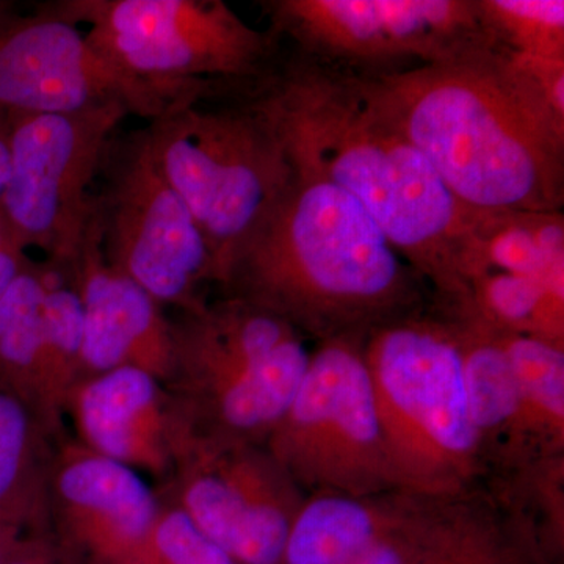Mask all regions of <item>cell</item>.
<instances>
[{"mask_svg": "<svg viewBox=\"0 0 564 564\" xmlns=\"http://www.w3.org/2000/svg\"><path fill=\"white\" fill-rule=\"evenodd\" d=\"M240 93L276 133L296 174L348 193L434 299H459L458 256L477 214L448 192L359 77L289 55Z\"/></svg>", "mask_w": 564, "mask_h": 564, "instance_id": "6da1fadb", "label": "cell"}, {"mask_svg": "<svg viewBox=\"0 0 564 564\" xmlns=\"http://www.w3.org/2000/svg\"><path fill=\"white\" fill-rule=\"evenodd\" d=\"M359 79L467 210H563L564 118L507 52Z\"/></svg>", "mask_w": 564, "mask_h": 564, "instance_id": "7a4b0ae2", "label": "cell"}, {"mask_svg": "<svg viewBox=\"0 0 564 564\" xmlns=\"http://www.w3.org/2000/svg\"><path fill=\"white\" fill-rule=\"evenodd\" d=\"M217 288L223 296L276 315L315 344L366 343L433 302L429 282L361 204L329 182L296 173Z\"/></svg>", "mask_w": 564, "mask_h": 564, "instance_id": "3957f363", "label": "cell"}, {"mask_svg": "<svg viewBox=\"0 0 564 564\" xmlns=\"http://www.w3.org/2000/svg\"><path fill=\"white\" fill-rule=\"evenodd\" d=\"M378 419L406 492L447 499L486 488L491 470L475 432L458 329L433 299L362 345Z\"/></svg>", "mask_w": 564, "mask_h": 564, "instance_id": "277c9868", "label": "cell"}, {"mask_svg": "<svg viewBox=\"0 0 564 564\" xmlns=\"http://www.w3.org/2000/svg\"><path fill=\"white\" fill-rule=\"evenodd\" d=\"M172 328L165 386L193 436L265 445L310 366L306 337L276 315L223 295L180 311Z\"/></svg>", "mask_w": 564, "mask_h": 564, "instance_id": "5b68a950", "label": "cell"}, {"mask_svg": "<svg viewBox=\"0 0 564 564\" xmlns=\"http://www.w3.org/2000/svg\"><path fill=\"white\" fill-rule=\"evenodd\" d=\"M155 161L206 239L215 285L288 195L284 148L242 93L180 104L148 122Z\"/></svg>", "mask_w": 564, "mask_h": 564, "instance_id": "8992f818", "label": "cell"}, {"mask_svg": "<svg viewBox=\"0 0 564 564\" xmlns=\"http://www.w3.org/2000/svg\"><path fill=\"white\" fill-rule=\"evenodd\" d=\"M47 9L73 24L111 61L173 87L239 88L270 73L280 41L258 31L223 0H54Z\"/></svg>", "mask_w": 564, "mask_h": 564, "instance_id": "52a82bcc", "label": "cell"}, {"mask_svg": "<svg viewBox=\"0 0 564 564\" xmlns=\"http://www.w3.org/2000/svg\"><path fill=\"white\" fill-rule=\"evenodd\" d=\"M269 31L292 55L350 76L462 61L499 50L475 0H267Z\"/></svg>", "mask_w": 564, "mask_h": 564, "instance_id": "ba28073f", "label": "cell"}, {"mask_svg": "<svg viewBox=\"0 0 564 564\" xmlns=\"http://www.w3.org/2000/svg\"><path fill=\"white\" fill-rule=\"evenodd\" d=\"M362 345H315L299 391L267 440L269 454L306 496L404 491L386 447Z\"/></svg>", "mask_w": 564, "mask_h": 564, "instance_id": "9c48e42d", "label": "cell"}, {"mask_svg": "<svg viewBox=\"0 0 564 564\" xmlns=\"http://www.w3.org/2000/svg\"><path fill=\"white\" fill-rule=\"evenodd\" d=\"M96 215L104 258L161 306L187 311L215 285V263L192 212L155 161L148 128L117 133L104 155Z\"/></svg>", "mask_w": 564, "mask_h": 564, "instance_id": "30bf717a", "label": "cell"}, {"mask_svg": "<svg viewBox=\"0 0 564 564\" xmlns=\"http://www.w3.org/2000/svg\"><path fill=\"white\" fill-rule=\"evenodd\" d=\"M10 170L0 214L21 248L69 265L84 247L96 210L90 192L122 107L73 115H7Z\"/></svg>", "mask_w": 564, "mask_h": 564, "instance_id": "8fae6325", "label": "cell"}, {"mask_svg": "<svg viewBox=\"0 0 564 564\" xmlns=\"http://www.w3.org/2000/svg\"><path fill=\"white\" fill-rule=\"evenodd\" d=\"M220 91L217 84L173 87L135 76L46 3L0 20V111L6 115H73L118 106L151 122L180 104Z\"/></svg>", "mask_w": 564, "mask_h": 564, "instance_id": "7c38bea8", "label": "cell"}, {"mask_svg": "<svg viewBox=\"0 0 564 564\" xmlns=\"http://www.w3.org/2000/svg\"><path fill=\"white\" fill-rule=\"evenodd\" d=\"M155 489L236 564H280L307 497L265 445L199 437Z\"/></svg>", "mask_w": 564, "mask_h": 564, "instance_id": "4fadbf2b", "label": "cell"}, {"mask_svg": "<svg viewBox=\"0 0 564 564\" xmlns=\"http://www.w3.org/2000/svg\"><path fill=\"white\" fill-rule=\"evenodd\" d=\"M63 414L73 423L77 443L151 475L159 485L193 440L165 383L137 367L82 378L66 397Z\"/></svg>", "mask_w": 564, "mask_h": 564, "instance_id": "5bb4252c", "label": "cell"}, {"mask_svg": "<svg viewBox=\"0 0 564 564\" xmlns=\"http://www.w3.org/2000/svg\"><path fill=\"white\" fill-rule=\"evenodd\" d=\"M46 508L93 564H115L150 532L162 500L137 470L65 437L52 456Z\"/></svg>", "mask_w": 564, "mask_h": 564, "instance_id": "9a60e30c", "label": "cell"}, {"mask_svg": "<svg viewBox=\"0 0 564 564\" xmlns=\"http://www.w3.org/2000/svg\"><path fill=\"white\" fill-rule=\"evenodd\" d=\"M68 269L84 311L82 378L137 367L166 383L173 369L172 318L150 293L106 261L96 210Z\"/></svg>", "mask_w": 564, "mask_h": 564, "instance_id": "2e32d148", "label": "cell"}, {"mask_svg": "<svg viewBox=\"0 0 564 564\" xmlns=\"http://www.w3.org/2000/svg\"><path fill=\"white\" fill-rule=\"evenodd\" d=\"M443 306L458 329L474 429L484 447L491 481L499 480L513 473L518 463L519 399L513 367L499 329L462 307Z\"/></svg>", "mask_w": 564, "mask_h": 564, "instance_id": "e0dca14e", "label": "cell"}, {"mask_svg": "<svg viewBox=\"0 0 564 564\" xmlns=\"http://www.w3.org/2000/svg\"><path fill=\"white\" fill-rule=\"evenodd\" d=\"M417 494H314L293 522L280 564H348L395 525Z\"/></svg>", "mask_w": 564, "mask_h": 564, "instance_id": "ac0fdd59", "label": "cell"}, {"mask_svg": "<svg viewBox=\"0 0 564 564\" xmlns=\"http://www.w3.org/2000/svg\"><path fill=\"white\" fill-rule=\"evenodd\" d=\"M456 270L462 295L464 281L477 273L516 274L564 288L563 210L475 215Z\"/></svg>", "mask_w": 564, "mask_h": 564, "instance_id": "d6986e66", "label": "cell"}, {"mask_svg": "<svg viewBox=\"0 0 564 564\" xmlns=\"http://www.w3.org/2000/svg\"><path fill=\"white\" fill-rule=\"evenodd\" d=\"M518 388L516 470L564 456V345L502 332Z\"/></svg>", "mask_w": 564, "mask_h": 564, "instance_id": "ffe728a7", "label": "cell"}, {"mask_svg": "<svg viewBox=\"0 0 564 564\" xmlns=\"http://www.w3.org/2000/svg\"><path fill=\"white\" fill-rule=\"evenodd\" d=\"M57 441L31 408L0 389V516L35 527L47 516Z\"/></svg>", "mask_w": 564, "mask_h": 564, "instance_id": "44dd1931", "label": "cell"}, {"mask_svg": "<svg viewBox=\"0 0 564 564\" xmlns=\"http://www.w3.org/2000/svg\"><path fill=\"white\" fill-rule=\"evenodd\" d=\"M41 296L39 262L31 261L0 299V389L28 404L55 440L44 395Z\"/></svg>", "mask_w": 564, "mask_h": 564, "instance_id": "7402d4cb", "label": "cell"}, {"mask_svg": "<svg viewBox=\"0 0 564 564\" xmlns=\"http://www.w3.org/2000/svg\"><path fill=\"white\" fill-rule=\"evenodd\" d=\"M41 323H43L44 395L50 429L61 443L66 397L82 380L84 355V311L79 293L70 280L68 265L44 259L39 262Z\"/></svg>", "mask_w": 564, "mask_h": 564, "instance_id": "603a6c76", "label": "cell"}, {"mask_svg": "<svg viewBox=\"0 0 564 564\" xmlns=\"http://www.w3.org/2000/svg\"><path fill=\"white\" fill-rule=\"evenodd\" d=\"M447 304L502 332L564 345V288L516 274L477 273L464 281L462 299Z\"/></svg>", "mask_w": 564, "mask_h": 564, "instance_id": "cb8c5ba5", "label": "cell"}, {"mask_svg": "<svg viewBox=\"0 0 564 564\" xmlns=\"http://www.w3.org/2000/svg\"><path fill=\"white\" fill-rule=\"evenodd\" d=\"M485 31L499 50L564 61L563 0H475Z\"/></svg>", "mask_w": 564, "mask_h": 564, "instance_id": "d4e9b609", "label": "cell"}, {"mask_svg": "<svg viewBox=\"0 0 564 564\" xmlns=\"http://www.w3.org/2000/svg\"><path fill=\"white\" fill-rule=\"evenodd\" d=\"M115 564H236L180 508L163 502L150 532Z\"/></svg>", "mask_w": 564, "mask_h": 564, "instance_id": "484cf974", "label": "cell"}, {"mask_svg": "<svg viewBox=\"0 0 564 564\" xmlns=\"http://www.w3.org/2000/svg\"><path fill=\"white\" fill-rule=\"evenodd\" d=\"M475 536H477V519H456L441 527L425 544L430 555L426 558L411 560L410 564H470Z\"/></svg>", "mask_w": 564, "mask_h": 564, "instance_id": "4316f807", "label": "cell"}, {"mask_svg": "<svg viewBox=\"0 0 564 564\" xmlns=\"http://www.w3.org/2000/svg\"><path fill=\"white\" fill-rule=\"evenodd\" d=\"M3 564H61L50 541L39 534H24Z\"/></svg>", "mask_w": 564, "mask_h": 564, "instance_id": "83f0119b", "label": "cell"}, {"mask_svg": "<svg viewBox=\"0 0 564 564\" xmlns=\"http://www.w3.org/2000/svg\"><path fill=\"white\" fill-rule=\"evenodd\" d=\"M31 529L32 527L18 521V519L0 516V564L6 562L14 545L20 543L21 538L28 534Z\"/></svg>", "mask_w": 564, "mask_h": 564, "instance_id": "f1b7e54d", "label": "cell"}, {"mask_svg": "<svg viewBox=\"0 0 564 564\" xmlns=\"http://www.w3.org/2000/svg\"><path fill=\"white\" fill-rule=\"evenodd\" d=\"M10 122L9 117L0 111V196L9 180L10 170Z\"/></svg>", "mask_w": 564, "mask_h": 564, "instance_id": "f546056e", "label": "cell"}, {"mask_svg": "<svg viewBox=\"0 0 564 564\" xmlns=\"http://www.w3.org/2000/svg\"><path fill=\"white\" fill-rule=\"evenodd\" d=\"M14 242L17 243V240L11 237L9 226H7L6 220H3L2 214H0V247H3V245Z\"/></svg>", "mask_w": 564, "mask_h": 564, "instance_id": "4dcf8cb0", "label": "cell"}, {"mask_svg": "<svg viewBox=\"0 0 564 564\" xmlns=\"http://www.w3.org/2000/svg\"><path fill=\"white\" fill-rule=\"evenodd\" d=\"M13 11H17V7H14L13 2L0 0V20H3V18L9 17V14L13 13Z\"/></svg>", "mask_w": 564, "mask_h": 564, "instance_id": "1f68e13d", "label": "cell"}]
</instances>
